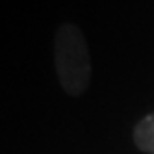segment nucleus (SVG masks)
<instances>
[{"mask_svg": "<svg viewBox=\"0 0 154 154\" xmlns=\"http://www.w3.org/2000/svg\"><path fill=\"white\" fill-rule=\"evenodd\" d=\"M54 63L60 85L71 97H80L91 82V58L82 30L65 23L54 37Z\"/></svg>", "mask_w": 154, "mask_h": 154, "instance_id": "nucleus-1", "label": "nucleus"}, {"mask_svg": "<svg viewBox=\"0 0 154 154\" xmlns=\"http://www.w3.org/2000/svg\"><path fill=\"white\" fill-rule=\"evenodd\" d=\"M134 141L139 150L154 154V113H149L136 125Z\"/></svg>", "mask_w": 154, "mask_h": 154, "instance_id": "nucleus-2", "label": "nucleus"}]
</instances>
